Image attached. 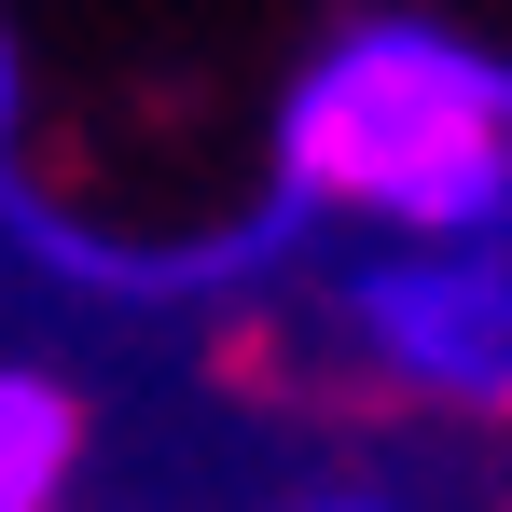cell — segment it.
Wrapping results in <instances>:
<instances>
[{"mask_svg": "<svg viewBox=\"0 0 512 512\" xmlns=\"http://www.w3.org/2000/svg\"><path fill=\"white\" fill-rule=\"evenodd\" d=\"M277 167L319 208H374L416 250L512 222V84L429 14H360L277 111Z\"/></svg>", "mask_w": 512, "mask_h": 512, "instance_id": "6da1fadb", "label": "cell"}, {"mask_svg": "<svg viewBox=\"0 0 512 512\" xmlns=\"http://www.w3.org/2000/svg\"><path fill=\"white\" fill-rule=\"evenodd\" d=\"M346 333L374 346L402 388H429V402L512 416V222L471 236V250L360 263V277H346Z\"/></svg>", "mask_w": 512, "mask_h": 512, "instance_id": "7a4b0ae2", "label": "cell"}, {"mask_svg": "<svg viewBox=\"0 0 512 512\" xmlns=\"http://www.w3.org/2000/svg\"><path fill=\"white\" fill-rule=\"evenodd\" d=\"M84 471V402L28 360H0V512H56Z\"/></svg>", "mask_w": 512, "mask_h": 512, "instance_id": "3957f363", "label": "cell"}, {"mask_svg": "<svg viewBox=\"0 0 512 512\" xmlns=\"http://www.w3.org/2000/svg\"><path fill=\"white\" fill-rule=\"evenodd\" d=\"M0 125H14V42H0Z\"/></svg>", "mask_w": 512, "mask_h": 512, "instance_id": "277c9868", "label": "cell"}, {"mask_svg": "<svg viewBox=\"0 0 512 512\" xmlns=\"http://www.w3.org/2000/svg\"><path fill=\"white\" fill-rule=\"evenodd\" d=\"M305 512H388V499H305Z\"/></svg>", "mask_w": 512, "mask_h": 512, "instance_id": "5b68a950", "label": "cell"}]
</instances>
